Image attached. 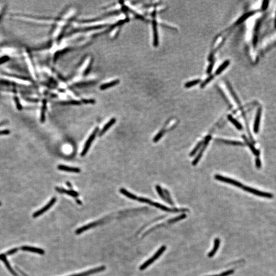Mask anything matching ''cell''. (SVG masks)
<instances>
[{"mask_svg": "<svg viewBox=\"0 0 276 276\" xmlns=\"http://www.w3.org/2000/svg\"><path fill=\"white\" fill-rule=\"evenodd\" d=\"M93 63V58L91 56H88L84 58V61L81 62L78 70V76L77 78L86 77L91 70L92 64Z\"/></svg>", "mask_w": 276, "mask_h": 276, "instance_id": "1", "label": "cell"}, {"mask_svg": "<svg viewBox=\"0 0 276 276\" xmlns=\"http://www.w3.org/2000/svg\"><path fill=\"white\" fill-rule=\"evenodd\" d=\"M166 247L165 246H162V247L160 248V249H158L157 252H155V254L151 258H150L149 259H148V260H147L146 262H145L141 266H140V270L143 271L144 269H145V268H146L148 266H149L150 264H152V263L154 262V261H155L156 260L158 259V257L163 253L166 250Z\"/></svg>", "mask_w": 276, "mask_h": 276, "instance_id": "2", "label": "cell"}, {"mask_svg": "<svg viewBox=\"0 0 276 276\" xmlns=\"http://www.w3.org/2000/svg\"><path fill=\"white\" fill-rule=\"evenodd\" d=\"M242 189H243L244 191H246V192L250 193L253 194L260 196V197H264V198H267V199H272L273 197V195L272 194L258 190L257 189H255L251 188V187L243 186Z\"/></svg>", "mask_w": 276, "mask_h": 276, "instance_id": "3", "label": "cell"}, {"mask_svg": "<svg viewBox=\"0 0 276 276\" xmlns=\"http://www.w3.org/2000/svg\"><path fill=\"white\" fill-rule=\"evenodd\" d=\"M214 177L216 180H219L220 182L229 183V184L235 186L236 187H239V188H243V185L242 183L233 179L224 177L222 175H219V174H216L215 175Z\"/></svg>", "mask_w": 276, "mask_h": 276, "instance_id": "4", "label": "cell"}, {"mask_svg": "<svg viewBox=\"0 0 276 276\" xmlns=\"http://www.w3.org/2000/svg\"><path fill=\"white\" fill-rule=\"evenodd\" d=\"M99 131V128H96L94 130L93 132V133L91 134V136L88 138V140L86 142L85 145H84V148L83 149V151L81 152V155L82 157H83L86 153H87L88 150L89 149V147L91 146L92 143L93 142V141L94 140L95 138L96 137V135Z\"/></svg>", "mask_w": 276, "mask_h": 276, "instance_id": "5", "label": "cell"}, {"mask_svg": "<svg viewBox=\"0 0 276 276\" xmlns=\"http://www.w3.org/2000/svg\"><path fill=\"white\" fill-rule=\"evenodd\" d=\"M119 79L118 78H111L108 79L105 81H104L102 84L100 86V89H108L109 88L114 86L119 83Z\"/></svg>", "mask_w": 276, "mask_h": 276, "instance_id": "6", "label": "cell"}, {"mask_svg": "<svg viewBox=\"0 0 276 276\" xmlns=\"http://www.w3.org/2000/svg\"><path fill=\"white\" fill-rule=\"evenodd\" d=\"M56 197H53V199H51L50 201L45 207H43L41 210L37 211V212H35V213L33 214V218H36V217H38L39 216H40L41 215H42V214L46 212L51 207H52V206L54 205V203L56 202Z\"/></svg>", "mask_w": 276, "mask_h": 276, "instance_id": "7", "label": "cell"}, {"mask_svg": "<svg viewBox=\"0 0 276 276\" xmlns=\"http://www.w3.org/2000/svg\"><path fill=\"white\" fill-rule=\"evenodd\" d=\"M211 136H207V138H205V142H204V143L202 144L203 146H202V149L200 150V152H199V155H197V157H196L195 160H194L193 162H192V165H193V166H195V165L197 164V163L199 162V161L200 160V158L202 157V154L204 153V151H205V148H206L207 146L208 145L209 141H210V140H211Z\"/></svg>", "mask_w": 276, "mask_h": 276, "instance_id": "8", "label": "cell"}, {"mask_svg": "<svg viewBox=\"0 0 276 276\" xmlns=\"http://www.w3.org/2000/svg\"><path fill=\"white\" fill-rule=\"evenodd\" d=\"M105 269V267L104 266H100L98 268H95L94 269H91L89 271H86L83 273H80L78 274H74L70 276H88L91 274H94L95 273H99L100 271H102Z\"/></svg>", "mask_w": 276, "mask_h": 276, "instance_id": "9", "label": "cell"}, {"mask_svg": "<svg viewBox=\"0 0 276 276\" xmlns=\"http://www.w3.org/2000/svg\"><path fill=\"white\" fill-rule=\"evenodd\" d=\"M101 222H102L101 221H95V222L90 223V224H86V226H83L82 227H80L79 229H77V230H76V232H75V233H76V234H77V235L81 234V233L83 232L84 231H86V230H88L89 229H91L92 227H96V226H97L98 224H99Z\"/></svg>", "mask_w": 276, "mask_h": 276, "instance_id": "10", "label": "cell"}, {"mask_svg": "<svg viewBox=\"0 0 276 276\" xmlns=\"http://www.w3.org/2000/svg\"><path fill=\"white\" fill-rule=\"evenodd\" d=\"M261 116V108H259L258 110L257 113L256 114V118L255 120L254 124V131L255 133H257L259 130L260 122Z\"/></svg>", "mask_w": 276, "mask_h": 276, "instance_id": "11", "label": "cell"}, {"mask_svg": "<svg viewBox=\"0 0 276 276\" xmlns=\"http://www.w3.org/2000/svg\"><path fill=\"white\" fill-rule=\"evenodd\" d=\"M58 169L64 171L72 172V173H79L80 172V169L77 167H72L67 166L66 165H59L57 167Z\"/></svg>", "mask_w": 276, "mask_h": 276, "instance_id": "12", "label": "cell"}, {"mask_svg": "<svg viewBox=\"0 0 276 276\" xmlns=\"http://www.w3.org/2000/svg\"><path fill=\"white\" fill-rule=\"evenodd\" d=\"M56 190L57 192L61 193H64L67 195L71 196L72 197H76L78 196V193L77 192L73 190H67L66 189L62 188H59V187H56Z\"/></svg>", "mask_w": 276, "mask_h": 276, "instance_id": "13", "label": "cell"}, {"mask_svg": "<svg viewBox=\"0 0 276 276\" xmlns=\"http://www.w3.org/2000/svg\"><path fill=\"white\" fill-rule=\"evenodd\" d=\"M20 249L23 251H29V252H36L39 254L44 255L45 253V251L43 249H39V248H34V247H30V246H24L20 248Z\"/></svg>", "mask_w": 276, "mask_h": 276, "instance_id": "14", "label": "cell"}, {"mask_svg": "<svg viewBox=\"0 0 276 276\" xmlns=\"http://www.w3.org/2000/svg\"><path fill=\"white\" fill-rule=\"evenodd\" d=\"M116 120L115 119V118H112V119L110 120V121L108 122V123L105 125V126L103 127L102 129L100 132L99 134V136H101L104 135L106 131H108V129H110L111 128V127L114 124V123L116 122Z\"/></svg>", "mask_w": 276, "mask_h": 276, "instance_id": "15", "label": "cell"}, {"mask_svg": "<svg viewBox=\"0 0 276 276\" xmlns=\"http://www.w3.org/2000/svg\"><path fill=\"white\" fill-rule=\"evenodd\" d=\"M0 260L3 261L4 264H5V265L6 266V268H7V269H8L9 271H10V273H11L14 276H19L18 274H17V273L14 271V269H12V268L10 266V264L9 263L8 261L6 258L5 255H0Z\"/></svg>", "mask_w": 276, "mask_h": 276, "instance_id": "16", "label": "cell"}, {"mask_svg": "<svg viewBox=\"0 0 276 276\" xmlns=\"http://www.w3.org/2000/svg\"><path fill=\"white\" fill-rule=\"evenodd\" d=\"M220 243H221L220 239L218 238H216L214 240V246L212 249V251H211L210 252H209V254H208L209 257H212L215 254L216 252H217V250L219 248Z\"/></svg>", "mask_w": 276, "mask_h": 276, "instance_id": "17", "label": "cell"}, {"mask_svg": "<svg viewBox=\"0 0 276 276\" xmlns=\"http://www.w3.org/2000/svg\"><path fill=\"white\" fill-rule=\"evenodd\" d=\"M120 192L123 195H125V196L128 197L129 199H133V200H137L138 197L136 196V195H134L133 194L131 193L130 192H128V191L126 190V189L124 188H121L120 189Z\"/></svg>", "mask_w": 276, "mask_h": 276, "instance_id": "18", "label": "cell"}, {"mask_svg": "<svg viewBox=\"0 0 276 276\" xmlns=\"http://www.w3.org/2000/svg\"><path fill=\"white\" fill-rule=\"evenodd\" d=\"M218 141H221L224 144H228V145H234V146H243L244 144L241 142L236 141H230V140H223L219 139L218 140Z\"/></svg>", "mask_w": 276, "mask_h": 276, "instance_id": "19", "label": "cell"}, {"mask_svg": "<svg viewBox=\"0 0 276 276\" xmlns=\"http://www.w3.org/2000/svg\"><path fill=\"white\" fill-rule=\"evenodd\" d=\"M243 139H244V141L246 142V143L247 144V145L249 147L250 149L252 150V153H254L255 155H257V156L258 155H259V152H258V151L256 149V148H255L254 146L252 144V143L249 142V141L247 139L246 137L245 136H243Z\"/></svg>", "mask_w": 276, "mask_h": 276, "instance_id": "20", "label": "cell"}, {"mask_svg": "<svg viewBox=\"0 0 276 276\" xmlns=\"http://www.w3.org/2000/svg\"><path fill=\"white\" fill-rule=\"evenodd\" d=\"M228 119H229L230 121L231 122V123H232L234 125V126H235L237 129L238 130H241L243 129L242 125L240 123H239L237 120H236L235 118H233L232 116H230V115L229 116H228Z\"/></svg>", "mask_w": 276, "mask_h": 276, "instance_id": "21", "label": "cell"}, {"mask_svg": "<svg viewBox=\"0 0 276 276\" xmlns=\"http://www.w3.org/2000/svg\"><path fill=\"white\" fill-rule=\"evenodd\" d=\"M229 64H230V61H224L222 64H221V66L217 69V70L216 71V75H219V74H221V73L222 72V71H224V70L228 67Z\"/></svg>", "mask_w": 276, "mask_h": 276, "instance_id": "22", "label": "cell"}, {"mask_svg": "<svg viewBox=\"0 0 276 276\" xmlns=\"http://www.w3.org/2000/svg\"><path fill=\"white\" fill-rule=\"evenodd\" d=\"M254 14L255 11H250V12L244 14V15H243L242 17H240L238 19V20L237 21L238 24H240V23H241L243 22H244V20H246V19H248L249 17L253 15Z\"/></svg>", "mask_w": 276, "mask_h": 276, "instance_id": "23", "label": "cell"}, {"mask_svg": "<svg viewBox=\"0 0 276 276\" xmlns=\"http://www.w3.org/2000/svg\"><path fill=\"white\" fill-rule=\"evenodd\" d=\"M46 110V103L45 101H44L42 105V112H41V121L42 123H44L45 121V111Z\"/></svg>", "mask_w": 276, "mask_h": 276, "instance_id": "24", "label": "cell"}, {"mask_svg": "<svg viewBox=\"0 0 276 276\" xmlns=\"http://www.w3.org/2000/svg\"><path fill=\"white\" fill-rule=\"evenodd\" d=\"M200 82H201V80H200V79H196V80H194L188 82V83H186L185 86L186 88H190V87H192L193 86L199 84V83H200Z\"/></svg>", "mask_w": 276, "mask_h": 276, "instance_id": "25", "label": "cell"}, {"mask_svg": "<svg viewBox=\"0 0 276 276\" xmlns=\"http://www.w3.org/2000/svg\"><path fill=\"white\" fill-rule=\"evenodd\" d=\"M155 189H156L157 192L158 193V195H160V197H161L164 200H166L165 194H164V193L162 190L161 187H160V186L157 185L155 186Z\"/></svg>", "mask_w": 276, "mask_h": 276, "instance_id": "26", "label": "cell"}, {"mask_svg": "<svg viewBox=\"0 0 276 276\" xmlns=\"http://www.w3.org/2000/svg\"><path fill=\"white\" fill-rule=\"evenodd\" d=\"M186 217V215L185 214H182L181 215L179 216V217H177L176 218H174L170 219L168 221V222L170 224L174 223V222H177V221L184 219V218H185Z\"/></svg>", "mask_w": 276, "mask_h": 276, "instance_id": "27", "label": "cell"}, {"mask_svg": "<svg viewBox=\"0 0 276 276\" xmlns=\"http://www.w3.org/2000/svg\"><path fill=\"white\" fill-rule=\"evenodd\" d=\"M164 192L165 193V199H166V201H167V202L169 203L170 205H174V203H173V202L172 200L170 198V194L169 193L168 191L167 190H164Z\"/></svg>", "mask_w": 276, "mask_h": 276, "instance_id": "28", "label": "cell"}, {"mask_svg": "<svg viewBox=\"0 0 276 276\" xmlns=\"http://www.w3.org/2000/svg\"><path fill=\"white\" fill-rule=\"evenodd\" d=\"M202 142H199V143L197 144V145L195 146V147H194L193 150H192V152H191L190 154V156L191 157H193L194 155H195V153H196V152L199 150V149L200 148V147L202 146Z\"/></svg>", "mask_w": 276, "mask_h": 276, "instance_id": "29", "label": "cell"}, {"mask_svg": "<svg viewBox=\"0 0 276 276\" xmlns=\"http://www.w3.org/2000/svg\"><path fill=\"white\" fill-rule=\"evenodd\" d=\"M164 133V130H161V131L155 136V138H154V139H153V141L155 142H157L158 141V140H160V139L162 138V136H163V135Z\"/></svg>", "mask_w": 276, "mask_h": 276, "instance_id": "30", "label": "cell"}, {"mask_svg": "<svg viewBox=\"0 0 276 276\" xmlns=\"http://www.w3.org/2000/svg\"><path fill=\"white\" fill-rule=\"evenodd\" d=\"M234 270L233 269H230V270H229L227 271H224V273H221L220 275H219V276H229L231 274H232L233 273H234Z\"/></svg>", "mask_w": 276, "mask_h": 276, "instance_id": "31", "label": "cell"}, {"mask_svg": "<svg viewBox=\"0 0 276 276\" xmlns=\"http://www.w3.org/2000/svg\"><path fill=\"white\" fill-rule=\"evenodd\" d=\"M17 251H18V249H17V248L13 249H11L10 251H8V252L6 253V255H11L14 254Z\"/></svg>", "mask_w": 276, "mask_h": 276, "instance_id": "32", "label": "cell"}, {"mask_svg": "<svg viewBox=\"0 0 276 276\" xmlns=\"http://www.w3.org/2000/svg\"><path fill=\"white\" fill-rule=\"evenodd\" d=\"M213 76H210V77H209L208 79H206L205 81H204V83H202V86H202V87H204V86H205L206 84H208V83L213 79Z\"/></svg>", "mask_w": 276, "mask_h": 276, "instance_id": "33", "label": "cell"}, {"mask_svg": "<svg viewBox=\"0 0 276 276\" xmlns=\"http://www.w3.org/2000/svg\"><path fill=\"white\" fill-rule=\"evenodd\" d=\"M268 6V1H263L262 5V8L263 10H266Z\"/></svg>", "mask_w": 276, "mask_h": 276, "instance_id": "34", "label": "cell"}, {"mask_svg": "<svg viewBox=\"0 0 276 276\" xmlns=\"http://www.w3.org/2000/svg\"><path fill=\"white\" fill-rule=\"evenodd\" d=\"M10 133V131L8 130H0V136L2 135H8Z\"/></svg>", "mask_w": 276, "mask_h": 276, "instance_id": "35", "label": "cell"}, {"mask_svg": "<svg viewBox=\"0 0 276 276\" xmlns=\"http://www.w3.org/2000/svg\"><path fill=\"white\" fill-rule=\"evenodd\" d=\"M256 167L258 168H260L261 167V161L259 158H257L256 160Z\"/></svg>", "mask_w": 276, "mask_h": 276, "instance_id": "36", "label": "cell"}, {"mask_svg": "<svg viewBox=\"0 0 276 276\" xmlns=\"http://www.w3.org/2000/svg\"><path fill=\"white\" fill-rule=\"evenodd\" d=\"M7 121H3L0 122V127H1V126H3V125H4L6 124L7 123Z\"/></svg>", "mask_w": 276, "mask_h": 276, "instance_id": "37", "label": "cell"}, {"mask_svg": "<svg viewBox=\"0 0 276 276\" xmlns=\"http://www.w3.org/2000/svg\"><path fill=\"white\" fill-rule=\"evenodd\" d=\"M66 184H67V186L69 187V188H72V184H71V183H70V182H66Z\"/></svg>", "mask_w": 276, "mask_h": 276, "instance_id": "38", "label": "cell"}, {"mask_svg": "<svg viewBox=\"0 0 276 276\" xmlns=\"http://www.w3.org/2000/svg\"><path fill=\"white\" fill-rule=\"evenodd\" d=\"M76 202H77L78 204H79V205H81V204H82L81 201L79 200V199H76Z\"/></svg>", "mask_w": 276, "mask_h": 276, "instance_id": "39", "label": "cell"}, {"mask_svg": "<svg viewBox=\"0 0 276 276\" xmlns=\"http://www.w3.org/2000/svg\"><path fill=\"white\" fill-rule=\"evenodd\" d=\"M219 276L218 274H217V275H212V276Z\"/></svg>", "mask_w": 276, "mask_h": 276, "instance_id": "40", "label": "cell"}, {"mask_svg": "<svg viewBox=\"0 0 276 276\" xmlns=\"http://www.w3.org/2000/svg\"><path fill=\"white\" fill-rule=\"evenodd\" d=\"M1 205V202H0V205Z\"/></svg>", "mask_w": 276, "mask_h": 276, "instance_id": "41", "label": "cell"}]
</instances>
